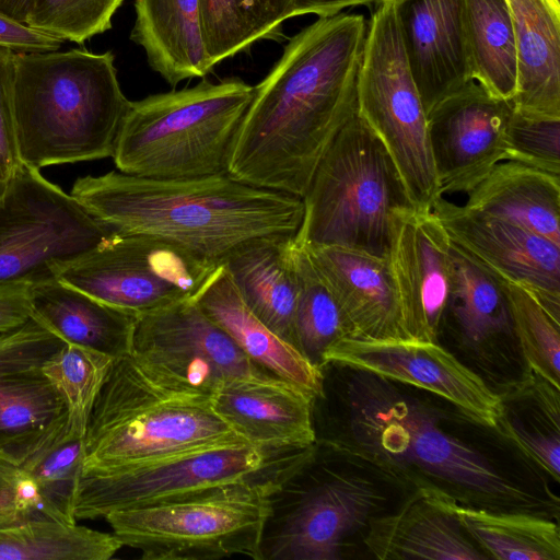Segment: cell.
Listing matches in <instances>:
<instances>
[{"label":"cell","mask_w":560,"mask_h":560,"mask_svg":"<svg viewBox=\"0 0 560 560\" xmlns=\"http://www.w3.org/2000/svg\"><path fill=\"white\" fill-rule=\"evenodd\" d=\"M314 445L277 448L249 443L215 444L83 472L74 500V517L77 521L104 518L113 511L235 483L277 489L311 454Z\"/></svg>","instance_id":"obj_8"},{"label":"cell","mask_w":560,"mask_h":560,"mask_svg":"<svg viewBox=\"0 0 560 560\" xmlns=\"http://www.w3.org/2000/svg\"><path fill=\"white\" fill-rule=\"evenodd\" d=\"M325 363L371 373L433 394L478 424L497 428L500 394L441 342L341 337L324 352L322 365Z\"/></svg>","instance_id":"obj_14"},{"label":"cell","mask_w":560,"mask_h":560,"mask_svg":"<svg viewBox=\"0 0 560 560\" xmlns=\"http://www.w3.org/2000/svg\"><path fill=\"white\" fill-rule=\"evenodd\" d=\"M130 355L156 384L208 398L231 380L272 375L255 364L192 298L139 315Z\"/></svg>","instance_id":"obj_13"},{"label":"cell","mask_w":560,"mask_h":560,"mask_svg":"<svg viewBox=\"0 0 560 560\" xmlns=\"http://www.w3.org/2000/svg\"><path fill=\"white\" fill-rule=\"evenodd\" d=\"M558 1H560V0H558Z\"/></svg>","instance_id":"obj_51"},{"label":"cell","mask_w":560,"mask_h":560,"mask_svg":"<svg viewBox=\"0 0 560 560\" xmlns=\"http://www.w3.org/2000/svg\"><path fill=\"white\" fill-rule=\"evenodd\" d=\"M115 57L83 49L16 52L13 120L21 163L42 167L113 156L130 102Z\"/></svg>","instance_id":"obj_4"},{"label":"cell","mask_w":560,"mask_h":560,"mask_svg":"<svg viewBox=\"0 0 560 560\" xmlns=\"http://www.w3.org/2000/svg\"><path fill=\"white\" fill-rule=\"evenodd\" d=\"M110 234L39 170L19 164L0 195V285L55 277Z\"/></svg>","instance_id":"obj_11"},{"label":"cell","mask_w":560,"mask_h":560,"mask_svg":"<svg viewBox=\"0 0 560 560\" xmlns=\"http://www.w3.org/2000/svg\"><path fill=\"white\" fill-rule=\"evenodd\" d=\"M405 0H381V2H389V3H393L395 5H398L400 3H402Z\"/></svg>","instance_id":"obj_49"},{"label":"cell","mask_w":560,"mask_h":560,"mask_svg":"<svg viewBox=\"0 0 560 560\" xmlns=\"http://www.w3.org/2000/svg\"><path fill=\"white\" fill-rule=\"evenodd\" d=\"M276 489L253 483L113 511L104 516L124 546L144 560H261L260 541Z\"/></svg>","instance_id":"obj_9"},{"label":"cell","mask_w":560,"mask_h":560,"mask_svg":"<svg viewBox=\"0 0 560 560\" xmlns=\"http://www.w3.org/2000/svg\"><path fill=\"white\" fill-rule=\"evenodd\" d=\"M516 43L515 112L560 118V10L547 0H508Z\"/></svg>","instance_id":"obj_25"},{"label":"cell","mask_w":560,"mask_h":560,"mask_svg":"<svg viewBox=\"0 0 560 560\" xmlns=\"http://www.w3.org/2000/svg\"><path fill=\"white\" fill-rule=\"evenodd\" d=\"M505 161L560 175V118H536L512 110L505 128Z\"/></svg>","instance_id":"obj_40"},{"label":"cell","mask_w":560,"mask_h":560,"mask_svg":"<svg viewBox=\"0 0 560 560\" xmlns=\"http://www.w3.org/2000/svg\"><path fill=\"white\" fill-rule=\"evenodd\" d=\"M450 254L452 279L438 341L447 337L480 361L511 354L518 343L508 282L452 241Z\"/></svg>","instance_id":"obj_18"},{"label":"cell","mask_w":560,"mask_h":560,"mask_svg":"<svg viewBox=\"0 0 560 560\" xmlns=\"http://www.w3.org/2000/svg\"><path fill=\"white\" fill-rule=\"evenodd\" d=\"M70 196L113 235L174 245L214 266L257 240L294 236L303 199L229 174L159 179L112 171L77 178Z\"/></svg>","instance_id":"obj_3"},{"label":"cell","mask_w":560,"mask_h":560,"mask_svg":"<svg viewBox=\"0 0 560 560\" xmlns=\"http://www.w3.org/2000/svg\"><path fill=\"white\" fill-rule=\"evenodd\" d=\"M65 343L33 317L0 331V376L42 370Z\"/></svg>","instance_id":"obj_41"},{"label":"cell","mask_w":560,"mask_h":560,"mask_svg":"<svg viewBox=\"0 0 560 560\" xmlns=\"http://www.w3.org/2000/svg\"><path fill=\"white\" fill-rule=\"evenodd\" d=\"M7 180H8V177L4 175V173L0 168V195L2 194V191L5 188Z\"/></svg>","instance_id":"obj_48"},{"label":"cell","mask_w":560,"mask_h":560,"mask_svg":"<svg viewBox=\"0 0 560 560\" xmlns=\"http://www.w3.org/2000/svg\"><path fill=\"white\" fill-rule=\"evenodd\" d=\"M306 249L338 304L348 330L347 337L409 339L387 259L339 246Z\"/></svg>","instance_id":"obj_21"},{"label":"cell","mask_w":560,"mask_h":560,"mask_svg":"<svg viewBox=\"0 0 560 560\" xmlns=\"http://www.w3.org/2000/svg\"><path fill=\"white\" fill-rule=\"evenodd\" d=\"M206 52L213 68L255 42L277 36L295 0H199Z\"/></svg>","instance_id":"obj_33"},{"label":"cell","mask_w":560,"mask_h":560,"mask_svg":"<svg viewBox=\"0 0 560 560\" xmlns=\"http://www.w3.org/2000/svg\"><path fill=\"white\" fill-rule=\"evenodd\" d=\"M253 93L242 80H202L130 102L112 156L117 170L159 179L229 174Z\"/></svg>","instance_id":"obj_5"},{"label":"cell","mask_w":560,"mask_h":560,"mask_svg":"<svg viewBox=\"0 0 560 560\" xmlns=\"http://www.w3.org/2000/svg\"><path fill=\"white\" fill-rule=\"evenodd\" d=\"M364 544L381 560H483L457 518L432 494L412 491L399 509L374 515Z\"/></svg>","instance_id":"obj_22"},{"label":"cell","mask_w":560,"mask_h":560,"mask_svg":"<svg viewBox=\"0 0 560 560\" xmlns=\"http://www.w3.org/2000/svg\"><path fill=\"white\" fill-rule=\"evenodd\" d=\"M16 51L0 46V168L7 177L21 164L18 155L12 91Z\"/></svg>","instance_id":"obj_43"},{"label":"cell","mask_w":560,"mask_h":560,"mask_svg":"<svg viewBox=\"0 0 560 560\" xmlns=\"http://www.w3.org/2000/svg\"><path fill=\"white\" fill-rule=\"evenodd\" d=\"M465 32L472 80L511 102L516 90V43L508 0H465Z\"/></svg>","instance_id":"obj_30"},{"label":"cell","mask_w":560,"mask_h":560,"mask_svg":"<svg viewBox=\"0 0 560 560\" xmlns=\"http://www.w3.org/2000/svg\"><path fill=\"white\" fill-rule=\"evenodd\" d=\"M467 209L500 218L560 246V175L502 161L467 192Z\"/></svg>","instance_id":"obj_28"},{"label":"cell","mask_w":560,"mask_h":560,"mask_svg":"<svg viewBox=\"0 0 560 560\" xmlns=\"http://www.w3.org/2000/svg\"><path fill=\"white\" fill-rule=\"evenodd\" d=\"M516 386L530 412L524 418L501 402L495 430L555 481H559L560 388L530 370Z\"/></svg>","instance_id":"obj_32"},{"label":"cell","mask_w":560,"mask_h":560,"mask_svg":"<svg viewBox=\"0 0 560 560\" xmlns=\"http://www.w3.org/2000/svg\"><path fill=\"white\" fill-rule=\"evenodd\" d=\"M122 547L113 533L56 521L0 529V560H108Z\"/></svg>","instance_id":"obj_34"},{"label":"cell","mask_w":560,"mask_h":560,"mask_svg":"<svg viewBox=\"0 0 560 560\" xmlns=\"http://www.w3.org/2000/svg\"><path fill=\"white\" fill-rule=\"evenodd\" d=\"M36 521H57L34 479L0 457V529Z\"/></svg>","instance_id":"obj_42"},{"label":"cell","mask_w":560,"mask_h":560,"mask_svg":"<svg viewBox=\"0 0 560 560\" xmlns=\"http://www.w3.org/2000/svg\"><path fill=\"white\" fill-rule=\"evenodd\" d=\"M432 495L457 518L470 539L489 558L560 559L559 526L549 518L534 512L477 508L460 504L448 497Z\"/></svg>","instance_id":"obj_29"},{"label":"cell","mask_w":560,"mask_h":560,"mask_svg":"<svg viewBox=\"0 0 560 560\" xmlns=\"http://www.w3.org/2000/svg\"><path fill=\"white\" fill-rule=\"evenodd\" d=\"M314 395L275 375L246 376L223 384L211 397L214 411L247 443L308 447L316 443Z\"/></svg>","instance_id":"obj_20"},{"label":"cell","mask_w":560,"mask_h":560,"mask_svg":"<svg viewBox=\"0 0 560 560\" xmlns=\"http://www.w3.org/2000/svg\"><path fill=\"white\" fill-rule=\"evenodd\" d=\"M67 417L42 370L0 376V457L19 465L25 453Z\"/></svg>","instance_id":"obj_31"},{"label":"cell","mask_w":560,"mask_h":560,"mask_svg":"<svg viewBox=\"0 0 560 560\" xmlns=\"http://www.w3.org/2000/svg\"><path fill=\"white\" fill-rule=\"evenodd\" d=\"M27 282L0 285V331L24 324L31 317Z\"/></svg>","instance_id":"obj_45"},{"label":"cell","mask_w":560,"mask_h":560,"mask_svg":"<svg viewBox=\"0 0 560 560\" xmlns=\"http://www.w3.org/2000/svg\"><path fill=\"white\" fill-rule=\"evenodd\" d=\"M83 458V438L70 432L66 417L31 447L18 465L34 479L60 523L77 524L74 500Z\"/></svg>","instance_id":"obj_35"},{"label":"cell","mask_w":560,"mask_h":560,"mask_svg":"<svg viewBox=\"0 0 560 560\" xmlns=\"http://www.w3.org/2000/svg\"><path fill=\"white\" fill-rule=\"evenodd\" d=\"M217 267L159 240L110 234L54 276L139 316L194 298Z\"/></svg>","instance_id":"obj_12"},{"label":"cell","mask_w":560,"mask_h":560,"mask_svg":"<svg viewBox=\"0 0 560 560\" xmlns=\"http://www.w3.org/2000/svg\"><path fill=\"white\" fill-rule=\"evenodd\" d=\"M380 2L381 0H295L292 18L303 14H316L319 18L332 16L349 7Z\"/></svg>","instance_id":"obj_46"},{"label":"cell","mask_w":560,"mask_h":560,"mask_svg":"<svg viewBox=\"0 0 560 560\" xmlns=\"http://www.w3.org/2000/svg\"><path fill=\"white\" fill-rule=\"evenodd\" d=\"M114 358L77 345L65 343L42 366L62 399L70 432L84 438L94 401Z\"/></svg>","instance_id":"obj_37"},{"label":"cell","mask_w":560,"mask_h":560,"mask_svg":"<svg viewBox=\"0 0 560 560\" xmlns=\"http://www.w3.org/2000/svg\"><path fill=\"white\" fill-rule=\"evenodd\" d=\"M366 21L319 18L294 35L254 88L229 175L303 198L317 165L355 113V82Z\"/></svg>","instance_id":"obj_2"},{"label":"cell","mask_w":560,"mask_h":560,"mask_svg":"<svg viewBox=\"0 0 560 560\" xmlns=\"http://www.w3.org/2000/svg\"><path fill=\"white\" fill-rule=\"evenodd\" d=\"M302 199L299 243L384 259L394 211L412 207L389 154L357 109L322 158Z\"/></svg>","instance_id":"obj_7"},{"label":"cell","mask_w":560,"mask_h":560,"mask_svg":"<svg viewBox=\"0 0 560 560\" xmlns=\"http://www.w3.org/2000/svg\"><path fill=\"white\" fill-rule=\"evenodd\" d=\"M31 317L63 342L114 359L131 352L138 315L97 300L56 277L30 284Z\"/></svg>","instance_id":"obj_23"},{"label":"cell","mask_w":560,"mask_h":560,"mask_svg":"<svg viewBox=\"0 0 560 560\" xmlns=\"http://www.w3.org/2000/svg\"><path fill=\"white\" fill-rule=\"evenodd\" d=\"M385 495L350 472L342 457L315 443L269 497L261 560H337L348 538L368 525Z\"/></svg>","instance_id":"obj_10"},{"label":"cell","mask_w":560,"mask_h":560,"mask_svg":"<svg viewBox=\"0 0 560 560\" xmlns=\"http://www.w3.org/2000/svg\"><path fill=\"white\" fill-rule=\"evenodd\" d=\"M31 0H0V13L24 23Z\"/></svg>","instance_id":"obj_47"},{"label":"cell","mask_w":560,"mask_h":560,"mask_svg":"<svg viewBox=\"0 0 560 560\" xmlns=\"http://www.w3.org/2000/svg\"><path fill=\"white\" fill-rule=\"evenodd\" d=\"M63 40L0 13V46L16 52L58 50Z\"/></svg>","instance_id":"obj_44"},{"label":"cell","mask_w":560,"mask_h":560,"mask_svg":"<svg viewBox=\"0 0 560 560\" xmlns=\"http://www.w3.org/2000/svg\"><path fill=\"white\" fill-rule=\"evenodd\" d=\"M508 290L518 349L528 370L560 388V320L525 288L508 282Z\"/></svg>","instance_id":"obj_38"},{"label":"cell","mask_w":560,"mask_h":560,"mask_svg":"<svg viewBox=\"0 0 560 560\" xmlns=\"http://www.w3.org/2000/svg\"><path fill=\"white\" fill-rule=\"evenodd\" d=\"M130 38L145 51L148 63L168 84L202 78L209 62L199 0H136Z\"/></svg>","instance_id":"obj_27"},{"label":"cell","mask_w":560,"mask_h":560,"mask_svg":"<svg viewBox=\"0 0 560 560\" xmlns=\"http://www.w3.org/2000/svg\"><path fill=\"white\" fill-rule=\"evenodd\" d=\"M432 212L450 240L505 281L528 290L560 320V246L510 221L440 197Z\"/></svg>","instance_id":"obj_16"},{"label":"cell","mask_w":560,"mask_h":560,"mask_svg":"<svg viewBox=\"0 0 560 560\" xmlns=\"http://www.w3.org/2000/svg\"><path fill=\"white\" fill-rule=\"evenodd\" d=\"M450 247L451 240L432 211L413 207L394 211L386 259L409 339H439L452 279Z\"/></svg>","instance_id":"obj_17"},{"label":"cell","mask_w":560,"mask_h":560,"mask_svg":"<svg viewBox=\"0 0 560 560\" xmlns=\"http://www.w3.org/2000/svg\"><path fill=\"white\" fill-rule=\"evenodd\" d=\"M124 0H31L24 24L57 38L83 44L112 27Z\"/></svg>","instance_id":"obj_39"},{"label":"cell","mask_w":560,"mask_h":560,"mask_svg":"<svg viewBox=\"0 0 560 560\" xmlns=\"http://www.w3.org/2000/svg\"><path fill=\"white\" fill-rule=\"evenodd\" d=\"M192 299L260 369L314 396L319 392L320 369L250 312L223 264L211 272Z\"/></svg>","instance_id":"obj_24"},{"label":"cell","mask_w":560,"mask_h":560,"mask_svg":"<svg viewBox=\"0 0 560 560\" xmlns=\"http://www.w3.org/2000/svg\"><path fill=\"white\" fill-rule=\"evenodd\" d=\"M293 237L254 241L234 252L223 265L250 312L296 349L294 314L298 283L292 256Z\"/></svg>","instance_id":"obj_26"},{"label":"cell","mask_w":560,"mask_h":560,"mask_svg":"<svg viewBox=\"0 0 560 560\" xmlns=\"http://www.w3.org/2000/svg\"><path fill=\"white\" fill-rule=\"evenodd\" d=\"M396 10L411 72L428 114L472 79L465 0H405Z\"/></svg>","instance_id":"obj_19"},{"label":"cell","mask_w":560,"mask_h":560,"mask_svg":"<svg viewBox=\"0 0 560 560\" xmlns=\"http://www.w3.org/2000/svg\"><path fill=\"white\" fill-rule=\"evenodd\" d=\"M513 110L469 80L428 114V130L440 195L471 190L505 161V128Z\"/></svg>","instance_id":"obj_15"},{"label":"cell","mask_w":560,"mask_h":560,"mask_svg":"<svg viewBox=\"0 0 560 560\" xmlns=\"http://www.w3.org/2000/svg\"><path fill=\"white\" fill-rule=\"evenodd\" d=\"M549 3H551L556 9L560 10V1L558 0H547Z\"/></svg>","instance_id":"obj_50"},{"label":"cell","mask_w":560,"mask_h":560,"mask_svg":"<svg viewBox=\"0 0 560 560\" xmlns=\"http://www.w3.org/2000/svg\"><path fill=\"white\" fill-rule=\"evenodd\" d=\"M83 441L82 474L201 446L247 443L219 417L211 398L156 384L130 354L114 360Z\"/></svg>","instance_id":"obj_6"},{"label":"cell","mask_w":560,"mask_h":560,"mask_svg":"<svg viewBox=\"0 0 560 560\" xmlns=\"http://www.w3.org/2000/svg\"><path fill=\"white\" fill-rule=\"evenodd\" d=\"M320 372L312 409L317 443L413 491L470 506L534 512L530 492L405 384L334 363L323 364Z\"/></svg>","instance_id":"obj_1"},{"label":"cell","mask_w":560,"mask_h":560,"mask_svg":"<svg viewBox=\"0 0 560 560\" xmlns=\"http://www.w3.org/2000/svg\"><path fill=\"white\" fill-rule=\"evenodd\" d=\"M292 256L298 283L294 314L296 349L319 368L326 349L348 330L330 290L315 267L304 245L292 241Z\"/></svg>","instance_id":"obj_36"}]
</instances>
